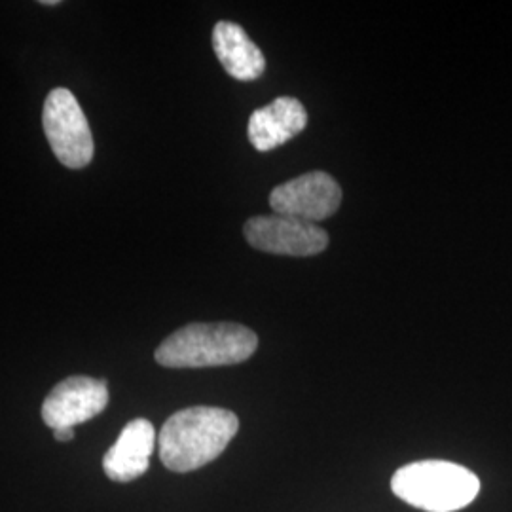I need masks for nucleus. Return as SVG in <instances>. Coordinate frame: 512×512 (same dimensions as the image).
<instances>
[{
	"label": "nucleus",
	"mask_w": 512,
	"mask_h": 512,
	"mask_svg": "<svg viewBox=\"0 0 512 512\" xmlns=\"http://www.w3.org/2000/svg\"><path fill=\"white\" fill-rule=\"evenodd\" d=\"M239 429L238 416L215 406H192L165 421L160 459L169 471L190 473L219 458Z\"/></svg>",
	"instance_id": "obj_1"
},
{
	"label": "nucleus",
	"mask_w": 512,
	"mask_h": 512,
	"mask_svg": "<svg viewBox=\"0 0 512 512\" xmlns=\"http://www.w3.org/2000/svg\"><path fill=\"white\" fill-rule=\"evenodd\" d=\"M256 348L255 332L238 323H192L165 338L154 357L167 368H205L238 365Z\"/></svg>",
	"instance_id": "obj_2"
},
{
	"label": "nucleus",
	"mask_w": 512,
	"mask_h": 512,
	"mask_svg": "<svg viewBox=\"0 0 512 512\" xmlns=\"http://www.w3.org/2000/svg\"><path fill=\"white\" fill-rule=\"evenodd\" d=\"M391 490L421 511L454 512L475 501L480 480L458 463L427 459L401 467L393 475Z\"/></svg>",
	"instance_id": "obj_3"
},
{
	"label": "nucleus",
	"mask_w": 512,
	"mask_h": 512,
	"mask_svg": "<svg viewBox=\"0 0 512 512\" xmlns=\"http://www.w3.org/2000/svg\"><path fill=\"white\" fill-rule=\"evenodd\" d=\"M42 126L61 164L80 169L92 162V129L80 103L67 88H55L46 97Z\"/></svg>",
	"instance_id": "obj_4"
},
{
	"label": "nucleus",
	"mask_w": 512,
	"mask_h": 512,
	"mask_svg": "<svg viewBox=\"0 0 512 512\" xmlns=\"http://www.w3.org/2000/svg\"><path fill=\"white\" fill-rule=\"evenodd\" d=\"M243 232L255 249L270 255H319L329 245V234L319 224L275 213L247 220Z\"/></svg>",
	"instance_id": "obj_5"
},
{
	"label": "nucleus",
	"mask_w": 512,
	"mask_h": 512,
	"mask_svg": "<svg viewBox=\"0 0 512 512\" xmlns=\"http://www.w3.org/2000/svg\"><path fill=\"white\" fill-rule=\"evenodd\" d=\"M342 203V190L329 173L310 171L293 181L275 186L270 205L275 215L317 224L332 217Z\"/></svg>",
	"instance_id": "obj_6"
},
{
	"label": "nucleus",
	"mask_w": 512,
	"mask_h": 512,
	"mask_svg": "<svg viewBox=\"0 0 512 512\" xmlns=\"http://www.w3.org/2000/svg\"><path fill=\"white\" fill-rule=\"evenodd\" d=\"M109 404L107 382L90 376H71L55 385L42 404V420L52 427H71L99 416Z\"/></svg>",
	"instance_id": "obj_7"
},
{
	"label": "nucleus",
	"mask_w": 512,
	"mask_h": 512,
	"mask_svg": "<svg viewBox=\"0 0 512 512\" xmlns=\"http://www.w3.org/2000/svg\"><path fill=\"white\" fill-rule=\"evenodd\" d=\"M154 446V425L145 418L129 421L103 458L105 475L114 482H131L145 475Z\"/></svg>",
	"instance_id": "obj_8"
},
{
	"label": "nucleus",
	"mask_w": 512,
	"mask_h": 512,
	"mask_svg": "<svg viewBox=\"0 0 512 512\" xmlns=\"http://www.w3.org/2000/svg\"><path fill=\"white\" fill-rule=\"evenodd\" d=\"M308 126V112L294 97H277L270 105L255 110L249 120L251 145L268 152L285 145Z\"/></svg>",
	"instance_id": "obj_9"
},
{
	"label": "nucleus",
	"mask_w": 512,
	"mask_h": 512,
	"mask_svg": "<svg viewBox=\"0 0 512 512\" xmlns=\"http://www.w3.org/2000/svg\"><path fill=\"white\" fill-rule=\"evenodd\" d=\"M213 48L219 57L220 65L232 78L241 82H251L264 74V54L238 23H217L213 31Z\"/></svg>",
	"instance_id": "obj_10"
},
{
	"label": "nucleus",
	"mask_w": 512,
	"mask_h": 512,
	"mask_svg": "<svg viewBox=\"0 0 512 512\" xmlns=\"http://www.w3.org/2000/svg\"><path fill=\"white\" fill-rule=\"evenodd\" d=\"M55 440L59 442H69L74 439V429L71 427H61V429H55L54 431Z\"/></svg>",
	"instance_id": "obj_11"
}]
</instances>
